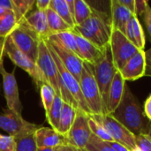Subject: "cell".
Masks as SVG:
<instances>
[{
    "label": "cell",
    "mask_w": 151,
    "mask_h": 151,
    "mask_svg": "<svg viewBox=\"0 0 151 151\" xmlns=\"http://www.w3.org/2000/svg\"><path fill=\"white\" fill-rule=\"evenodd\" d=\"M119 2L125 6L133 15L135 13V0H119Z\"/></svg>",
    "instance_id": "74e56055"
},
{
    "label": "cell",
    "mask_w": 151,
    "mask_h": 151,
    "mask_svg": "<svg viewBox=\"0 0 151 151\" xmlns=\"http://www.w3.org/2000/svg\"><path fill=\"white\" fill-rule=\"evenodd\" d=\"M77 111L78 110L73 108L72 105H70L66 103H64L60 119H59L58 132L65 138L74 122Z\"/></svg>",
    "instance_id": "44dd1931"
},
{
    "label": "cell",
    "mask_w": 151,
    "mask_h": 151,
    "mask_svg": "<svg viewBox=\"0 0 151 151\" xmlns=\"http://www.w3.org/2000/svg\"><path fill=\"white\" fill-rule=\"evenodd\" d=\"M126 81L119 71H117L111 82L107 102V114H111L119 105L126 88Z\"/></svg>",
    "instance_id": "ac0fdd59"
},
{
    "label": "cell",
    "mask_w": 151,
    "mask_h": 151,
    "mask_svg": "<svg viewBox=\"0 0 151 151\" xmlns=\"http://www.w3.org/2000/svg\"><path fill=\"white\" fill-rule=\"evenodd\" d=\"M131 23L133 27V32L135 41V46L142 50H144L146 45V37L144 34L143 27L136 16H133L131 18Z\"/></svg>",
    "instance_id": "4dcf8cb0"
},
{
    "label": "cell",
    "mask_w": 151,
    "mask_h": 151,
    "mask_svg": "<svg viewBox=\"0 0 151 151\" xmlns=\"http://www.w3.org/2000/svg\"><path fill=\"white\" fill-rule=\"evenodd\" d=\"M0 7L12 11V0H0Z\"/></svg>",
    "instance_id": "7bdbcfd3"
},
{
    "label": "cell",
    "mask_w": 151,
    "mask_h": 151,
    "mask_svg": "<svg viewBox=\"0 0 151 151\" xmlns=\"http://www.w3.org/2000/svg\"><path fill=\"white\" fill-rule=\"evenodd\" d=\"M74 35H75V39L77 42L79 57L84 62L94 65L101 57L103 53V50L97 48L96 45H94L92 42H90L89 41H88L87 39H85L79 34L74 33Z\"/></svg>",
    "instance_id": "d6986e66"
},
{
    "label": "cell",
    "mask_w": 151,
    "mask_h": 151,
    "mask_svg": "<svg viewBox=\"0 0 151 151\" xmlns=\"http://www.w3.org/2000/svg\"><path fill=\"white\" fill-rule=\"evenodd\" d=\"M4 56H7L16 66L21 68L26 73H27L29 76L33 79L38 88H40V87L43 83H46L43 75L39 70L36 64L16 47L10 36H8L5 41Z\"/></svg>",
    "instance_id": "8992f818"
},
{
    "label": "cell",
    "mask_w": 151,
    "mask_h": 151,
    "mask_svg": "<svg viewBox=\"0 0 151 151\" xmlns=\"http://www.w3.org/2000/svg\"><path fill=\"white\" fill-rule=\"evenodd\" d=\"M18 21L12 10L0 7V37L7 38L18 26Z\"/></svg>",
    "instance_id": "7402d4cb"
},
{
    "label": "cell",
    "mask_w": 151,
    "mask_h": 151,
    "mask_svg": "<svg viewBox=\"0 0 151 151\" xmlns=\"http://www.w3.org/2000/svg\"><path fill=\"white\" fill-rule=\"evenodd\" d=\"M146 134L150 138L151 140V122H150V124H149V126H148V128H147V133H146Z\"/></svg>",
    "instance_id": "c3c4849f"
},
{
    "label": "cell",
    "mask_w": 151,
    "mask_h": 151,
    "mask_svg": "<svg viewBox=\"0 0 151 151\" xmlns=\"http://www.w3.org/2000/svg\"><path fill=\"white\" fill-rule=\"evenodd\" d=\"M80 87L91 114H103V102L100 90L95 78L93 65L89 63H83V69L80 79Z\"/></svg>",
    "instance_id": "277c9868"
},
{
    "label": "cell",
    "mask_w": 151,
    "mask_h": 151,
    "mask_svg": "<svg viewBox=\"0 0 151 151\" xmlns=\"http://www.w3.org/2000/svg\"><path fill=\"white\" fill-rule=\"evenodd\" d=\"M149 2L147 0H135V13L134 16H142L145 13Z\"/></svg>",
    "instance_id": "d590c367"
},
{
    "label": "cell",
    "mask_w": 151,
    "mask_h": 151,
    "mask_svg": "<svg viewBox=\"0 0 151 151\" xmlns=\"http://www.w3.org/2000/svg\"><path fill=\"white\" fill-rule=\"evenodd\" d=\"M89 117L90 115L78 110L74 122L66 136L68 144L78 150H84L92 135L88 123Z\"/></svg>",
    "instance_id": "30bf717a"
},
{
    "label": "cell",
    "mask_w": 151,
    "mask_h": 151,
    "mask_svg": "<svg viewBox=\"0 0 151 151\" xmlns=\"http://www.w3.org/2000/svg\"><path fill=\"white\" fill-rule=\"evenodd\" d=\"M108 143L115 151H130L127 148H126L124 145H122L120 143H118L116 142H108Z\"/></svg>",
    "instance_id": "60d3db41"
},
{
    "label": "cell",
    "mask_w": 151,
    "mask_h": 151,
    "mask_svg": "<svg viewBox=\"0 0 151 151\" xmlns=\"http://www.w3.org/2000/svg\"><path fill=\"white\" fill-rule=\"evenodd\" d=\"M24 20L41 38L47 39L50 35L45 12L35 10L28 16H26Z\"/></svg>",
    "instance_id": "ffe728a7"
},
{
    "label": "cell",
    "mask_w": 151,
    "mask_h": 151,
    "mask_svg": "<svg viewBox=\"0 0 151 151\" xmlns=\"http://www.w3.org/2000/svg\"><path fill=\"white\" fill-rule=\"evenodd\" d=\"M10 37L16 47L28 57L33 62H36L41 38L23 19L11 34Z\"/></svg>",
    "instance_id": "5b68a950"
},
{
    "label": "cell",
    "mask_w": 151,
    "mask_h": 151,
    "mask_svg": "<svg viewBox=\"0 0 151 151\" xmlns=\"http://www.w3.org/2000/svg\"><path fill=\"white\" fill-rule=\"evenodd\" d=\"M40 96L43 109L45 111V115H47L53 104L55 97L57 96L54 88L48 83H43L40 87Z\"/></svg>",
    "instance_id": "f546056e"
},
{
    "label": "cell",
    "mask_w": 151,
    "mask_h": 151,
    "mask_svg": "<svg viewBox=\"0 0 151 151\" xmlns=\"http://www.w3.org/2000/svg\"><path fill=\"white\" fill-rule=\"evenodd\" d=\"M48 40H50L52 42H58L64 48L74 52L79 56V51H78V47H77V42L75 39L74 33L71 31H65V32H61V33H57L50 35Z\"/></svg>",
    "instance_id": "603a6c76"
},
{
    "label": "cell",
    "mask_w": 151,
    "mask_h": 151,
    "mask_svg": "<svg viewBox=\"0 0 151 151\" xmlns=\"http://www.w3.org/2000/svg\"><path fill=\"white\" fill-rule=\"evenodd\" d=\"M54 148H37V151H55Z\"/></svg>",
    "instance_id": "7dc6e473"
},
{
    "label": "cell",
    "mask_w": 151,
    "mask_h": 151,
    "mask_svg": "<svg viewBox=\"0 0 151 151\" xmlns=\"http://www.w3.org/2000/svg\"><path fill=\"white\" fill-rule=\"evenodd\" d=\"M111 115L135 136L146 134L150 122L146 118L139 101L127 85H126L119 105Z\"/></svg>",
    "instance_id": "6da1fadb"
},
{
    "label": "cell",
    "mask_w": 151,
    "mask_h": 151,
    "mask_svg": "<svg viewBox=\"0 0 151 151\" xmlns=\"http://www.w3.org/2000/svg\"><path fill=\"white\" fill-rule=\"evenodd\" d=\"M145 55H146V61H147V69L151 70V48L145 51Z\"/></svg>",
    "instance_id": "f6af8a7d"
},
{
    "label": "cell",
    "mask_w": 151,
    "mask_h": 151,
    "mask_svg": "<svg viewBox=\"0 0 151 151\" xmlns=\"http://www.w3.org/2000/svg\"><path fill=\"white\" fill-rule=\"evenodd\" d=\"M145 76H146V77H151V70H150V69H147V70H146Z\"/></svg>",
    "instance_id": "681fc988"
},
{
    "label": "cell",
    "mask_w": 151,
    "mask_h": 151,
    "mask_svg": "<svg viewBox=\"0 0 151 151\" xmlns=\"http://www.w3.org/2000/svg\"><path fill=\"white\" fill-rule=\"evenodd\" d=\"M50 0H37L35 1V7L36 10L45 12L47 9L50 8Z\"/></svg>",
    "instance_id": "f35d334b"
},
{
    "label": "cell",
    "mask_w": 151,
    "mask_h": 151,
    "mask_svg": "<svg viewBox=\"0 0 151 151\" xmlns=\"http://www.w3.org/2000/svg\"><path fill=\"white\" fill-rule=\"evenodd\" d=\"M147 61L145 50H139L119 71L123 79L129 81H137L145 76Z\"/></svg>",
    "instance_id": "9a60e30c"
},
{
    "label": "cell",
    "mask_w": 151,
    "mask_h": 151,
    "mask_svg": "<svg viewBox=\"0 0 151 151\" xmlns=\"http://www.w3.org/2000/svg\"><path fill=\"white\" fill-rule=\"evenodd\" d=\"M45 13L47 17V22H48L50 32V35L53 34H57V33L71 31L73 29L50 8L47 9L45 11Z\"/></svg>",
    "instance_id": "cb8c5ba5"
},
{
    "label": "cell",
    "mask_w": 151,
    "mask_h": 151,
    "mask_svg": "<svg viewBox=\"0 0 151 151\" xmlns=\"http://www.w3.org/2000/svg\"><path fill=\"white\" fill-rule=\"evenodd\" d=\"M92 65L94 68L95 78L97 82L102 97L103 114H107V102L109 90L113 81V78L118 71L114 65L110 43L103 49V53L101 57Z\"/></svg>",
    "instance_id": "3957f363"
},
{
    "label": "cell",
    "mask_w": 151,
    "mask_h": 151,
    "mask_svg": "<svg viewBox=\"0 0 151 151\" xmlns=\"http://www.w3.org/2000/svg\"><path fill=\"white\" fill-rule=\"evenodd\" d=\"M39 70L43 75V78L49 85H50L56 91L57 96H59L58 89V73L53 57L49 50L45 39H42L39 44L38 57L35 62Z\"/></svg>",
    "instance_id": "9c48e42d"
},
{
    "label": "cell",
    "mask_w": 151,
    "mask_h": 151,
    "mask_svg": "<svg viewBox=\"0 0 151 151\" xmlns=\"http://www.w3.org/2000/svg\"><path fill=\"white\" fill-rule=\"evenodd\" d=\"M72 30L103 50L110 43L112 33L111 15L106 12L92 8L91 16Z\"/></svg>",
    "instance_id": "7a4b0ae2"
},
{
    "label": "cell",
    "mask_w": 151,
    "mask_h": 151,
    "mask_svg": "<svg viewBox=\"0 0 151 151\" xmlns=\"http://www.w3.org/2000/svg\"><path fill=\"white\" fill-rule=\"evenodd\" d=\"M47 45H48L49 50H50V53H51V55L53 57V59L55 61L58 73L59 76L62 78V80H63L65 87L67 88L68 91L71 93V95L73 96V97L76 101V103L78 104V107H79V110L82 111L83 112H85V113L91 116L92 115L91 111H90L89 108L88 107V105L86 104V101H85V99H84V97L82 96L81 89V87H80V82L67 71V69L64 66V65L60 61L59 58L55 53V51L51 49V47L48 44V42H47Z\"/></svg>",
    "instance_id": "8fae6325"
},
{
    "label": "cell",
    "mask_w": 151,
    "mask_h": 151,
    "mask_svg": "<svg viewBox=\"0 0 151 151\" xmlns=\"http://www.w3.org/2000/svg\"><path fill=\"white\" fill-rule=\"evenodd\" d=\"M143 111L146 116V118L151 122V98L149 96L147 100L144 103L143 106Z\"/></svg>",
    "instance_id": "ab89813d"
},
{
    "label": "cell",
    "mask_w": 151,
    "mask_h": 151,
    "mask_svg": "<svg viewBox=\"0 0 151 151\" xmlns=\"http://www.w3.org/2000/svg\"><path fill=\"white\" fill-rule=\"evenodd\" d=\"M6 38L0 37V66L2 64H4V45H5Z\"/></svg>",
    "instance_id": "b9f144b4"
},
{
    "label": "cell",
    "mask_w": 151,
    "mask_h": 151,
    "mask_svg": "<svg viewBox=\"0 0 151 151\" xmlns=\"http://www.w3.org/2000/svg\"><path fill=\"white\" fill-rule=\"evenodd\" d=\"M50 8L53 10L72 28L75 27V23L69 11L66 0H50Z\"/></svg>",
    "instance_id": "d4e9b609"
},
{
    "label": "cell",
    "mask_w": 151,
    "mask_h": 151,
    "mask_svg": "<svg viewBox=\"0 0 151 151\" xmlns=\"http://www.w3.org/2000/svg\"><path fill=\"white\" fill-rule=\"evenodd\" d=\"M110 11L112 31L118 30L125 34L127 23L134 15H133L125 6H123L119 0L110 1Z\"/></svg>",
    "instance_id": "e0dca14e"
},
{
    "label": "cell",
    "mask_w": 151,
    "mask_h": 151,
    "mask_svg": "<svg viewBox=\"0 0 151 151\" xmlns=\"http://www.w3.org/2000/svg\"><path fill=\"white\" fill-rule=\"evenodd\" d=\"M88 123H89V127L92 132V134H94L100 140L106 142H114L113 139L111 138V136L109 134V133L105 130V128L101 124H99L97 121H96L94 119H92L91 117H89Z\"/></svg>",
    "instance_id": "1f68e13d"
},
{
    "label": "cell",
    "mask_w": 151,
    "mask_h": 151,
    "mask_svg": "<svg viewBox=\"0 0 151 151\" xmlns=\"http://www.w3.org/2000/svg\"><path fill=\"white\" fill-rule=\"evenodd\" d=\"M35 142L37 148H58L62 145L68 144L65 137L61 135L53 128L44 127L41 126L35 133Z\"/></svg>",
    "instance_id": "2e32d148"
},
{
    "label": "cell",
    "mask_w": 151,
    "mask_h": 151,
    "mask_svg": "<svg viewBox=\"0 0 151 151\" xmlns=\"http://www.w3.org/2000/svg\"><path fill=\"white\" fill-rule=\"evenodd\" d=\"M80 151H86V150H80Z\"/></svg>",
    "instance_id": "f5cc1de1"
},
{
    "label": "cell",
    "mask_w": 151,
    "mask_h": 151,
    "mask_svg": "<svg viewBox=\"0 0 151 151\" xmlns=\"http://www.w3.org/2000/svg\"><path fill=\"white\" fill-rule=\"evenodd\" d=\"M75 149L76 148H74L73 146H72L70 144H65V145H62V146L56 148L55 151H74Z\"/></svg>",
    "instance_id": "ee69618b"
},
{
    "label": "cell",
    "mask_w": 151,
    "mask_h": 151,
    "mask_svg": "<svg viewBox=\"0 0 151 151\" xmlns=\"http://www.w3.org/2000/svg\"><path fill=\"white\" fill-rule=\"evenodd\" d=\"M144 22L146 24V27H147V29H148V32L150 34L151 39V7L150 4L147 6V9L144 13Z\"/></svg>",
    "instance_id": "8d00e7d4"
},
{
    "label": "cell",
    "mask_w": 151,
    "mask_h": 151,
    "mask_svg": "<svg viewBox=\"0 0 151 151\" xmlns=\"http://www.w3.org/2000/svg\"><path fill=\"white\" fill-rule=\"evenodd\" d=\"M66 3H67L69 11L71 12V15L73 19V16H74V0H66Z\"/></svg>",
    "instance_id": "bcb514c9"
},
{
    "label": "cell",
    "mask_w": 151,
    "mask_h": 151,
    "mask_svg": "<svg viewBox=\"0 0 151 151\" xmlns=\"http://www.w3.org/2000/svg\"><path fill=\"white\" fill-rule=\"evenodd\" d=\"M136 148L141 151H151V140L146 134H141L136 136Z\"/></svg>",
    "instance_id": "e575fe53"
},
{
    "label": "cell",
    "mask_w": 151,
    "mask_h": 151,
    "mask_svg": "<svg viewBox=\"0 0 151 151\" xmlns=\"http://www.w3.org/2000/svg\"><path fill=\"white\" fill-rule=\"evenodd\" d=\"M35 133H27L15 136L16 151H37Z\"/></svg>",
    "instance_id": "83f0119b"
},
{
    "label": "cell",
    "mask_w": 151,
    "mask_h": 151,
    "mask_svg": "<svg viewBox=\"0 0 151 151\" xmlns=\"http://www.w3.org/2000/svg\"><path fill=\"white\" fill-rule=\"evenodd\" d=\"M45 40L48 42V44L51 47V49L55 51V53L58 55L60 61L67 69V71L80 82L84 61L77 54L64 48L58 42H52L48 39Z\"/></svg>",
    "instance_id": "5bb4252c"
},
{
    "label": "cell",
    "mask_w": 151,
    "mask_h": 151,
    "mask_svg": "<svg viewBox=\"0 0 151 151\" xmlns=\"http://www.w3.org/2000/svg\"><path fill=\"white\" fill-rule=\"evenodd\" d=\"M12 12L16 17L18 23L22 21L27 12L35 4V0H12Z\"/></svg>",
    "instance_id": "f1b7e54d"
},
{
    "label": "cell",
    "mask_w": 151,
    "mask_h": 151,
    "mask_svg": "<svg viewBox=\"0 0 151 151\" xmlns=\"http://www.w3.org/2000/svg\"><path fill=\"white\" fill-rule=\"evenodd\" d=\"M63 104H64V101L62 100V98L59 96H56L53 104L49 113L46 115V119L48 123L50 124L51 128H53L56 131H58V123H59V119H60Z\"/></svg>",
    "instance_id": "4316f807"
},
{
    "label": "cell",
    "mask_w": 151,
    "mask_h": 151,
    "mask_svg": "<svg viewBox=\"0 0 151 151\" xmlns=\"http://www.w3.org/2000/svg\"><path fill=\"white\" fill-rule=\"evenodd\" d=\"M41 126L27 122L23 119L22 115L9 109L4 110V113L0 115V129L13 137L35 132Z\"/></svg>",
    "instance_id": "7c38bea8"
},
{
    "label": "cell",
    "mask_w": 151,
    "mask_h": 151,
    "mask_svg": "<svg viewBox=\"0 0 151 151\" xmlns=\"http://www.w3.org/2000/svg\"><path fill=\"white\" fill-rule=\"evenodd\" d=\"M84 150L86 151H115L108 142H104L95 136L94 134L91 135L87 146L85 147Z\"/></svg>",
    "instance_id": "d6a6232c"
},
{
    "label": "cell",
    "mask_w": 151,
    "mask_h": 151,
    "mask_svg": "<svg viewBox=\"0 0 151 151\" xmlns=\"http://www.w3.org/2000/svg\"><path fill=\"white\" fill-rule=\"evenodd\" d=\"M110 47L114 65L118 71H120L126 63L139 50V49L127 39L125 34L118 30H113L111 33Z\"/></svg>",
    "instance_id": "ba28073f"
},
{
    "label": "cell",
    "mask_w": 151,
    "mask_h": 151,
    "mask_svg": "<svg viewBox=\"0 0 151 151\" xmlns=\"http://www.w3.org/2000/svg\"><path fill=\"white\" fill-rule=\"evenodd\" d=\"M90 117L105 128L114 142L124 145L129 150L136 148V136L111 114L91 115Z\"/></svg>",
    "instance_id": "52a82bcc"
},
{
    "label": "cell",
    "mask_w": 151,
    "mask_h": 151,
    "mask_svg": "<svg viewBox=\"0 0 151 151\" xmlns=\"http://www.w3.org/2000/svg\"><path fill=\"white\" fill-rule=\"evenodd\" d=\"M92 14L90 4L84 0H74V23L75 26L82 24Z\"/></svg>",
    "instance_id": "484cf974"
},
{
    "label": "cell",
    "mask_w": 151,
    "mask_h": 151,
    "mask_svg": "<svg viewBox=\"0 0 151 151\" xmlns=\"http://www.w3.org/2000/svg\"><path fill=\"white\" fill-rule=\"evenodd\" d=\"M0 74L3 78V88L7 109L21 115L22 104L19 99V88L15 77V70H13L12 73H8L4 69V64H2L0 66Z\"/></svg>",
    "instance_id": "4fadbf2b"
},
{
    "label": "cell",
    "mask_w": 151,
    "mask_h": 151,
    "mask_svg": "<svg viewBox=\"0 0 151 151\" xmlns=\"http://www.w3.org/2000/svg\"><path fill=\"white\" fill-rule=\"evenodd\" d=\"M150 98H151V95H150Z\"/></svg>",
    "instance_id": "db71d44e"
},
{
    "label": "cell",
    "mask_w": 151,
    "mask_h": 151,
    "mask_svg": "<svg viewBox=\"0 0 151 151\" xmlns=\"http://www.w3.org/2000/svg\"><path fill=\"white\" fill-rule=\"evenodd\" d=\"M0 151H16L15 138L0 134Z\"/></svg>",
    "instance_id": "836d02e7"
},
{
    "label": "cell",
    "mask_w": 151,
    "mask_h": 151,
    "mask_svg": "<svg viewBox=\"0 0 151 151\" xmlns=\"http://www.w3.org/2000/svg\"><path fill=\"white\" fill-rule=\"evenodd\" d=\"M74 151H80V150H78V149H75V150Z\"/></svg>",
    "instance_id": "816d5d0a"
},
{
    "label": "cell",
    "mask_w": 151,
    "mask_h": 151,
    "mask_svg": "<svg viewBox=\"0 0 151 151\" xmlns=\"http://www.w3.org/2000/svg\"><path fill=\"white\" fill-rule=\"evenodd\" d=\"M130 151H141L138 148H135V149H134V150H130Z\"/></svg>",
    "instance_id": "f907efd6"
}]
</instances>
